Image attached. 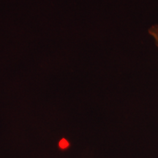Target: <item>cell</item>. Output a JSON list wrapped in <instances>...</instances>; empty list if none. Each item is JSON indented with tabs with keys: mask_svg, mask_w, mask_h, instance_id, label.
I'll return each instance as SVG.
<instances>
[{
	"mask_svg": "<svg viewBox=\"0 0 158 158\" xmlns=\"http://www.w3.org/2000/svg\"><path fill=\"white\" fill-rule=\"evenodd\" d=\"M149 33L150 35H152L155 40L156 45L158 47V25H155L149 29Z\"/></svg>",
	"mask_w": 158,
	"mask_h": 158,
	"instance_id": "obj_1",
	"label": "cell"
}]
</instances>
